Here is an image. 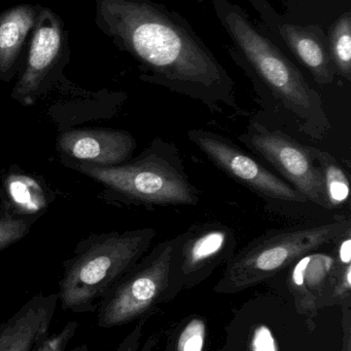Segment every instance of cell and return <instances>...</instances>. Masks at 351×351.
Returning a JSON list of instances; mask_svg holds the SVG:
<instances>
[{
	"label": "cell",
	"instance_id": "2",
	"mask_svg": "<svg viewBox=\"0 0 351 351\" xmlns=\"http://www.w3.org/2000/svg\"><path fill=\"white\" fill-rule=\"evenodd\" d=\"M216 18L230 37L228 49L235 63L255 86L269 94L296 121L301 132L321 140L331 130L321 95L284 51L262 34L247 12L230 0H212Z\"/></svg>",
	"mask_w": 351,
	"mask_h": 351
},
{
	"label": "cell",
	"instance_id": "13",
	"mask_svg": "<svg viewBox=\"0 0 351 351\" xmlns=\"http://www.w3.org/2000/svg\"><path fill=\"white\" fill-rule=\"evenodd\" d=\"M273 27L291 53L310 72L317 84L321 86L333 84L337 74L330 56L327 35L321 26L278 22Z\"/></svg>",
	"mask_w": 351,
	"mask_h": 351
},
{
	"label": "cell",
	"instance_id": "3",
	"mask_svg": "<svg viewBox=\"0 0 351 351\" xmlns=\"http://www.w3.org/2000/svg\"><path fill=\"white\" fill-rule=\"evenodd\" d=\"M156 235L154 228L146 227L82 241L63 263L58 293L62 309L95 313L107 291L148 253Z\"/></svg>",
	"mask_w": 351,
	"mask_h": 351
},
{
	"label": "cell",
	"instance_id": "20",
	"mask_svg": "<svg viewBox=\"0 0 351 351\" xmlns=\"http://www.w3.org/2000/svg\"><path fill=\"white\" fill-rule=\"evenodd\" d=\"M78 328V322H69L59 333L45 337L33 351H89L87 344H80L71 350H67L68 344L76 336Z\"/></svg>",
	"mask_w": 351,
	"mask_h": 351
},
{
	"label": "cell",
	"instance_id": "23",
	"mask_svg": "<svg viewBox=\"0 0 351 351\" xmlns=\"http://www.w3.org/2000/svg\"><path fill=\"white\" fill-rule=\"evenodd\" d=\"M346 315H344V336L343 348L342 351H351V317L350 306L346 307Z\"/></svg>",
	"mask_w": 351,
	"mask_h": 351
},
{
	"label": "cell",
	"instance_id": "5",
	"mask_svg": "<svg viewBox=\"0 0 351 351\" xmlns=\"http://www.w3.org/2000/svg\"><path fill=\"white\" fill-rule=\"evenodd\" d=\"M350 233L348 219L268 230L235 253L214 291L232 294L257 286Z\"/></svg>",
	"mask_w": 351,
	"mask_h": 351
},
{
	"label": "cell",
	"instance_id": "1",
	"mask_svg": "<svg viewBox=\"0 0 351 351\" xmlns=\"http://www.w3.org/2000/svg\"><path fill=\"white\" fill-rule=\"evenodd\" d=\"M95 24L139 68L142 82L205 105L239 110L235 82L187 19L152 0H96Z\"/></svg>",
	"mask_w": 351,
	"mask_h": 351
},
{
	"label": "cell",
	"instance_id": "11",
	"mask_svg": "<svg viewBox=\"0 0 351 351\" xmlns=\"http://www.w3.org/2000/svg\"><path fill=\"white\" fill-rule=\"evenodd\" d=\"M57 146L69 160L113 167L130 160L137 142L128 132L101 128L64 132L58 137Z\"/></svg>",
	"mask_w": 351,
	"mask_h": 351
},
{
	"label": "cell",
	"instance_id": "17",
	"mask_svg": "<svg viewBox=\"0 0 351 351\" xmlns=\"http://www.w3.org/2000/svg\"><path fill=\"white\" fill-rule=\"evenodd\" d=\"M309 152L319 169L328 210L350 204V182L346 169L329 152L308 146Z\"/></svg>",
	"mask_w": 351,
	"mask_h": 351
},
{
	"label": "cell",
	"instance_id": "9",
	"mask_svg": "<svg viewBox=\"0 0 351 351\" xmlns=\"http://www.w3.org/2000/svg\"><path fill=\"white\" fill-rule=\"evenodd\" d=\"M249 149L271 165L308 202L328 210L319 169L308 146L282 131L253 123L238 137Z\"/></svg>",
	"mask_w": 351,
	"mask_h": 351
},
{
	"label": "cell",
	"instance_id": "22",
	"mask_svg": "<svg viewBox=\"0 0 351 351\" xmlns=\"http://www.w3.org/2000/svg\"><path fill=\"white\" fill-rule=\"evenodd\" d=\"M144 322H140L135 329L125 338L120 344L117 351H148V348L144 346L141 350H139L140 337H141V330Z\"/></svg>",
	"mask_w": 351,
	"mask_h": 351
},
{
	"label": "cell",
	"instance_id": "10",
	"mask_svg": "<svg viewBox=\"0 0 351 351\" xmlns=\"http://www.w3.org/2000/svg\"><path fill=\"white\" fill-rule=\"evenodd\" d=\"M188 138L218 169L266 199L307 202L296 188L266 169L230 139L206 130H191Z\"/></svg>",
	"mask_w": 351,
	"mask_h": 351
},
{
	"label": "cell",
	"instance_id": "8",
	"mask_svg": "<svg viewBox=\"0 0 351 351\" xmlns=\"http://www.w3.org/2000/svg\"><path fill=\"white\" fill-rule=\"evenodd\" d=\"M237 245L234 229L220 222L194 224L173 237L168 293L205 280L220 264L232 259Z\"/></svg>",
	"mask_w": 351,
	"mask_h": 351
},
{
	"label": "cell",
	"instance_id": "12",
	"mask_svg": "<svg viewBox=\"0 0 351 351\" xmlns=\"http://www.w3.org/2000/svg\"><path fill=\"white\" fill-rule=\"evenodd\" d=\"M58 294L34 295L12 317L0 324V351H33L49 335Z\"/></svg>",
	"mask_w": 351,
	"mask_h": 351
},
{
	"label": "cell",
	"instance_id": "15",
	"mask_svg": "<svg viewBox=\"0 0 351 351\" xmlns=\"http://www.w3.org/2000/svg\"><path fill=\"white\" fill-rule=\"evenodd\" d=\"M290 276V289L296 301L297 309L307 319L317 315L319 297L325 296L330 288L334 256L308 254L297 261Z\"/></svg>",
	"mask_w": 351,
	"mask_h": 351
},
{
	"label": "cell",
	"instance_id": "4",
	"mask_svg": "<svg viewBox=\"0 0 351 351\" xmlns=\"http://www.w3.org/2000/svg\"><path fill=\"white\" fill-rule=\"evenodd\" d=\"M73 168L135 204L168 206L199 202V190L190 181L179 150L161 138L132 162L113 167L76 162Z\"/></svg>",
	"mask_w": 351,
	"mask_h": 351
},
{
	"label": "cell",
	"instance_id": "6",
	"mask_svg": "<svg viewBox=\"0 0 351 351\" xmlns=\"http://www.w3.org/2000/svg\"><path fill=\"white\" fill-rule=\"evenodd\" d=\"M173 239L158 243L102 297L97 324L102 329L141 319L168 293Z\"/></svg>",
	"mask_w": 351,
	"mask_h": 351
},
{
	"label": "cell",
	"instance_id": "19",
	"mask_svg": "<svg viewBox=\"0 0 351 351\" xmlns=\"http://www.w3.org/2000/svg\"><path fill=\"white\" fill-rule=\"evenodd\" d=\"M36 218L16 214L2 202L0 210V252L24 239Z\"/></svg>",
	"mask_w": 351,
	"mask_h": 351
},
{
	"label": "cell",
	"instance_id": "18",
	"mask_svg": "<svg viewBox=\"0 0 351 351\" xmlns=\"http://www.w3.org/2000/svg\"><path fill=\"white\" fill-rule=\"evenodd\" d=\"M336 74L351 82V12H346L332 24L327 36Z\"/></svg>",
	"mask_w": 351,
	"mask_h": 351
},
{
	"label": "cell",
	"instance_id": "21",
	"mask_svg": "<svg viewBox=\"0 0 351 351\" xmlns=\"http://www.w3.org/2000/svg\"><path fill=\"white\" fill-rule=\"evenodd\" d=\"M206 328L203 319H192L181 331L177 351H203Z\"/></svg>",
	"mask_w": 351,
	"mask_h": 351
},
{
	"label": "cell",
	"instance_id": "14",
	"mask_svg": "<svg viewBox=\"0 0 351 351\" xmlns=\"http://www.w3.org/2000/svg\"><path fill=\"white\" fill-rule=\"evenodd\" d=\"M43 5L22 3L0 12V80L10 82L20 70Z\"/></svg>",
	"mask_w": 351,
	"mask_h": 351
},
{
	"label": "cell",
	"instance_id": "7",
	"mask_svg": "<svg viewBox=\"0 0 351 351\" xmlns=\"http://www.w3.org/2000/svg\"><path fill=\"white\" fill-rule=\"evenodd\" d=\"M70 53L65 23L52 8L43 6L12 88V98L24 106L34 104L61 75L69 63Z\"/></svg>",
	"mask_w": 351,
	"mask_h": 351
},
{
	"label": "cell",
	"instance_id": "16",
	"mask_svg": "<svg viewBox=\"0 0 351 351\" xmlns=\"http://www.w3.org/2000/svg\"><path fill=\"white\" fill-rule=\"evenodd\" d=\"M4 204L21 216L39 217L49 204V196L35 178L8 173L3 179Z\"/></svg>",
	"mask_w": 351,
	"mask_h": 351
}]
</instances>
